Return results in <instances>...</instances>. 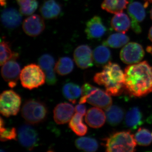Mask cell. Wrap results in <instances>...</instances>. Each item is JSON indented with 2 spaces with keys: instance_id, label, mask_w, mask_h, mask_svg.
Listing matches in <instances>:
<instances>
[{
  "instance_id": "cell-1",
  "label": "cell",
  "mask_w": 152,
  "mask_h": 152,
  "mask_svg": "<svg viewBox=\"0 0 152 152\" xmlns=\"http://www.w3.org/2000/svg\"><path fill=\"white\" fill-rule=\"evenodd\" d=\"M125 89L131 96H145L152 92V66L146 61L128 66L125 69Z\"/></svg>"
},
{
  "instance_id": "cell-2",
  "label": "cell",
  "mask_w": 152,
  "mask_h": 152,
  "mask_svg": "<svg viewBox=\"0 0 152 152\" xmlns=\"http://www.w3.org/2000/svg\"><path fill=\"white\" fill-rule=\"evenodd\" d=\"M94 81L104 86L109 95H121L125 89V75L119 65L109 62L100 72L95 75Z\"/></svg>"
},
{
  "instance_id": "cell-3",
  "label": "cell",
  "mask_w": 152,
  "mask_h": 152,
  "mask_svg": "<svg viewBox=\"0 0 152 152\" xmlns=\"http://www.w3.org/2000/svg\"><path fill=\"white\" fill-rule=\"evenodd\" d=\"M82 90V96L79 103L88 102L97 107L104 110L111 106L112 98L107 92L89 83L84 84Z\"/></svg>"
},
{
  "instance_id": "cell-4",
  "label": "cell",
  "mask_w": 152,
  "mask_h": 152,
  "mask_svg": "<svg viewBox=\"0 0 152 152\" xmlns=\"http://www.w3.org/2000/svg\"><path fill=\"white\" fill-rule=\"evenodd\" d=\"M137 145L134 137L129 131L118 132L106 139V151L134 152Z\"/></svg>"
},
{
  "instance_id": "cell-5",
  "label": "cell",
  "mask_w": 152,
  "mask_h": 152,
  "mask_svg": "<svg viewBox=\"0 0 152 152\" xmlns=\"http://www.w3.org/2000/svg\"><path fill=\"white\" fill-rule=\"evenodd\" d=\"M42 69L36 64L26 66L21 71L20 80L25 88L31 90L37 88L45 83L46 76Z\"/></svg>"
},
{
  "instance_id": "cell-6",
  "label": "cell",
  "mask_w": 152,
  "mask_h": 152,
  "mask_svg": "<svg viewBox=\"0 0 152 152\" xmlns=\"http://www.w3.org/2000/svg\"><path fill=\"white\" fill-rule=\"evenodd\" d=\"M48 113L46 105L41 101L35 99L26 101L21 110L22 117L31 124H37L44 121Z\"/></svg>"
},
{
  "instance_id": "cell-7",
  "label": "cell",
  "mask_w": 152,
  "mask_h": 152,
  "mask_svg": "<svg viewBox=\"0 0 152 152\" xmlns=\"http://www.w3.org/2000/svg\"><path fill=\"white\" fill-rule=\"evenodd\" d=\"M21 98L12 90L4 91L0 96V112L3 116H15L20 110Z\"/></svg>"
},
{
  "instance_id": "cell-8",
  "label": "cell",
  "mask_w": 152,
  "mask_h": 152,
  "mask_svg": "<svg viewBox=\"0 0 152 152\" xmlns=\"http://www.w3.org/2000/svg\"><path fill=\"white\" fill-rule=\"evenodd\" d=\"M145 56V51L141 45L136 42H129L125 45L120 52V58L123 62L127 64L139 63Z\"/></svg>"
},
{
  "instance_id": "cell-9",
  "label": "cell",
  "mask_w": 152,
  "mask_h": 152,
  "mask_svg": "<svg viewBox=\"0 0 152 152\" xmlns=\"http://www.w3.org/2000/svg\"><path fill=\"white\" fill-rule=\"evenodd\" d=\"M18 137L20 145L29 151H32L37 145L39 135L35 129L30 125L21 126L18 130Z\"/></svg>"
},
{
  "instance_id": "cell-10",
  "label": "cell",
  "mask_w": 152,
  "mask_h": 152,
  "mask_svg": "<svg viewBox=\"0 0 152 152\" xmlns=\"http://www.w3.org/2000/svg\"><path fill=\"white\" fill-rule=\"evenodd\" d=\"M145 8L144 5L138 1L131 3L128 6L127 12L131 20V27L136 34L141 33L142 29L140 24L145 18Z\"/></svg>"
},
{
  "instance_id": "cell-11",
  "label": "cell",
  "mask_w": 152,
  "mask_h": 152,
  "mask_svg": "<svg viewBox=\"0 0 152 152\" xmlns=\"http://www.w3.org/2000/svg\"><path fill=\"white\" fill-rule=\"evenodd\" d=\"M20 72V65L15 59L10 60L5 63L1 70L3 79L8 83L9 87L11 88L17 86Z\"/></svg>"
},
{
  "instance_id": "cell-12",
  "label": "cell",
  "mask_w": 152,
  "mask_h": 152,
  "mask_svg": "<svg viewBox=\"0 0 152 152\" xmlns=\"http://www.w3.org/2000/svg\"><path fill=\"white\" fill-rule=\"evenodd\" d=\"M43 19L37 15H34L25 19L23 24L24 31L30 37L39 36L45 28Z\"/></svg>"
},
{
  "instance_id": "cell-13",
  "label": "cell",
  "mask_w": 152,
  "mask_h": 152,
  "mask_svg": "<svg viewBox=\"0 0 152 152\" xmlns=\"http://www.w3.org/2000/svg\"><path fill=\"white\" fill-rule=\"evenodd\" d=\"M74 60L79 68L86 69L93 66V52L87 45H82L75 50Z\"/></svg>"
},
{
  "instance_id": "cell-14",
  "label": "cell",
  "mask_w": 152,
  "mask_h": 152,
  "mask_svg": "<svg viewBox=\"0 0 152 152\" xmlns=\"http://www.w3.org/2000/svg\"><path fill=\"white\" fill-rule=\"evenodd\" d=\"M106 31L107 28L102 18L98 16H95L87 22L85 33L88 39L102 38Z\"/></svg>"
},
{
  "instance_id": "cell-15",
  "label": "cell",
  "mask_w": 152,
  "mask_h": 152,
  "mask_svg": "<svg viewBox=\"0 0 152 152\" xmlns=\"http://www.w3.org/2000/svg\"><path fill=\"white\" fill-rule=\"evenodd\" d=\"M75 110L71 104L64 102L58 104L54 110V119L58 124H65L70 121Z\"/></svg>"
},
{
  "instance_id": "cell-16",
  "label": "cell",
  "mask_w": 152,
  "mask_h": 152,
  "mask_svg": "<svg viewBox=\"0 0 152 152\" xmlns=\"http://www.w3.org/2000/svg\"><path fill=\"white\" fill-rule=\"evenodd\" d=\"M106 114L100 108L93 107L87 112L85 121L91 127L97 129L102 126L105 122Z\"/></svg>"
},
{
  "instance_id": "cell-17",
  "label": "cell",
  "mask_w": 152,
  "mask_h": 152,
  "mask_svg": "<svg viewBox=\"0 0 152 152\" xmlns=\"http://www.w3.org/2000/svg\"><path fill=\"white\" fill-rule=\"evenodd\" d=\"M22 16L16 9L10 8L2 12L1 20L4 26L9 29L18 27L22 22Z\"/></svg>"
},
{
  "instance_id": "cell-18",
  "label": "cell",
  "mask_w": 152,
  "mask_h": 152,
  "mask_svg": "<svg viewBox=\"0 0 152 152\" xmlns=\"http://www.w3.org/2000/svg\"><path fill=\"white\" fill-rule=\"evenodd\" d=\"M112 27L118 32L125 34L131 26L130 19L123 12L115 14L111 21Z\"/></svg>"
},
{
  "instance_id": "cell-19",
  "label": "cell",
  "mask_w": 152,
  "mask_h": 152,
  "mask_svg": "<svg viewBox=\"0 0 152 152\" xmlns=\"http://www.w3.org/2000/svg\"><path fill=\"white\" fill-rule=\"evenodd\" d=\"M40 10L42 16L45 18L55 19L61 14V7L55 0H48L43 4Z\"/></svg>"
},
{
  "instance_id": "cell-20",
  "label": "cell",
  "mask_w": 152,
  "mask_h": 152,
  "mask_svg": "<svg viewBox=\"0 0 152 152\" xmlns=\"http://www.w3.org/2000/svg\"><path fill=\"white\" fill-rule=\"evenodd\" d=\"M125 124L132 130H135L142 124V115L139 108L134 107L128 111L125 118Z\"/></svg>"
},
{
  "instance_id": "cell-21",
  "label": "cell",
  "mask_w": 152,
  "mask_h": 152,
  "mask_svg": "<svg viewBox=\"0 0 152 152\" xmlns=\"http://www.w3.org/2000/svg\"><path fill=\"white\" fill-rule=\"evenodd\" d=\"M93 60L96 65L107 64L111 58V53L107 46L102 45L96 48L93 52Z\"/></svg>"
},
{
  "instance_id": "cell-22",
  "label": "cell",
  "mask_w": 152,
  "mask_h": 152,
  "mask_svg": "<svg viewBox=\"0 0 152 152\" xmlns=\"http://www.w3.org/2000/svg\"><path fill=\"white\" fill-rule=\"evenodd\" d=\"M129 4L128 0H104L101 7L110 13L122 12Z\"/></svg>"
},
{
  "instance_id": "cell-23",
  "label": "cell",
  "mask_w": 152,
  "mask_h": 152,
  "mask_svg": "<svg viewBox=\"0 0 152 152\" xmlns=\"http://www.w3.org/2000/svg\"><path fill=\"white\" fill-rule=\"evenodd\" d=\"M62 92L65 98L73 104L76 103L77 99L82 94L80 87L73 83H67L64 85Z\"/></svg>"
},
{
  "instance_id": "cell-24",
  "label": "cell",
  "mask_w": 152,
  "mask_h": 152,
  "mask_svg": "<svg viewBox=\"0 0 152 152\" xmlns=\"http://www.w3.org/2000/svg\"><path fill=\"white\" fill-rule=\"evenodd\" d=\"M124 114L123 109L117 105L110 106L106 110V119L112 126L120 124L124 118Z\"/></svg>"
},
{
  "instance_id": "cell-25",
  "label": "cell",
  "mask_w": 152,
  "mask_h": 152,
  "mask_svg": "<svg viewBox=\"0 0 152 152\" xmlns=\"http://www.w3.org/2000/svg\"><path fill=\"white\" fill-rule=\"evenodd\" d=\"M129 40V37L124 33H115L109 36L103 45L113 48H118L126 45Z\"/></svg>"
},
{
  "instance_id": "cell-26",
  "label": "cell",
  "mask_w": 152,
  "mask_h": 152,
  "mask_svg": "<svg viewBox=\"0 0 152 152\" xmlns=\"http://www.w3.org/2000/svg\"><path fill=\"white\" fill-rule=\"evenodd\" d=\"M83 117L82 115L77 113L73 116L69 123V127L77 136L85 135L88 132V127L83 123Z\"/></svg>"
},
{
  "instance_id": "cell-27",
  "label": "cell",
  "mask_w": 152,
  "mask_h": 152,
  "mask_svg": "<svg viewBox=\"0 0 152 152\" xmlns=\"http://www.w3.org/2000/svg\"><path fill=\"white\" fill-rule=\"evenodd\" d=\"M75 145L77 148L87 152L96 151L99 147L96 140L89 137H83L77 139Z\"/></svg>"
},
{
  "instance_id": "cell-28",
  "label": "cell",
  "mask_w": 152,
  "mask_h": 152,
  "mask_svg": "<svg viewBox=\"0 0 152 152\" xmlns=\"http://www.w3.org/2000/svg\"><path fill=\"white\" fill-rule=\"evenodd\" d=\"M74 68L72 60L68 57L60 58L55 66V70L57 73L61 76L66 75L70 73Z\"/></svg>"
},
{
  "instance_id": "cell-29",
  "label": "cell",
  "mask_w": 152,
  "mask_h": 152,
  "mask_svg": "<svg viewBox=\"0 0 152 152\" xmlns=\"http://www.w3.org/2000/svg\"><path fill=\"white\" fill-rule=\"evenodd\" d=\"M1 56H0V64L2 66L8 61L12 59H16L18 54L12 51L10 45L8 42L1 40Z\"/></svg>"
},
{
  "instance_id": "cell-30",
  "label": "cell",
  "mask_w": 152,
  "mask_h": 152,
  "mask_svg": "<svg viewBox=\"0 0 152 152\" xmlns=\"http://www.w3.org/2000/svg\"><path fill=\"white\" fill-rule=\"evenodd\" d=\"M20 7L21 13L25 15H30L37 9L38 3L37 0H16Z\"/></svg>"
},
{
  "instance_id": "cell-31",
  "label": "cell",
  "mask_w": 152,
  "mask_h": 152,
  "mask_svg": "<svg viewBox=\"0 0 152 152\" xmlns=\"http://www.w3.org/2000/svg\"><path fill=\"white\" fill-rule=\"evenodd\" d=\"M134 138L137 143L140 145L147 146L151 143L152 134L147 129L140 128L135 134Z\"/></svg>"
},
{
  "instance_id": "cell-32",
  "label": "cell",
  "mask_w": 152,
  "mask_h": 152,
  "mask_svg": "<svg viewBox=\"0 0 152 152\" xmlns=\"http://www.w3.org/2000/svg\"><path fill=\"white\" fill-rule=\"evenodd\" d=\"M4 122L2 118H1V141H7L12 140H17V132L15 128H5Z\"/></svg>"
},
{
  "instance_id": "cell-33",
  "label": "cell",
  "mask_w": 152,
  "mask_h": 152,
  "mask_svg": "<svg viewBox=\"0 0 152 152\" xmlns=\"http://www.w3.org/2000/svg\"><path fill=\"white\" fill-rule=\"evenodd\" d=\"M39 65L44 72L54 69L55 60L53 57L49 54H44L41 56L38 60Z\"/></svg>"
},
{
  "instance_id": "cell-34",
  "label": "cell",
  "mask_w": 152,
  "mask_h": 152,
  "mask_svg": "<svg viewBox=\"0 0 152 152\" xmlns=\"http://www.w3.org/2000/svg\"><path fill=\"white\" fill-rule=\"evenodd\" d=\"M45 73L46 76V81L48 85L53 86L56 83L57 79L54 69L46 71Z\"/></svg>"
},
{
  "instance_id": "cell-35",
  "label": "cell",
  "mask_w": 152,
  "mask_h": 152,
  "mask_svg": "<svg viewBox=\"0 0 152 152\" xmlns=\"http://www.w3.org/2000/svg\"><path fill=\"white\" fill-rule=\"evenodd\" d=\"M75 110L77 113H78L83 116H84L86 115V106L83 105L82 104H80L78 105H77L75 108Z\"/></svg>"
},
{
  "instance_id": "cell-36",
  "label": "cell",
  "mask_w": 152,
  "mask_h": 152,
  "mask_svg": "<svg viewBox=\"0 0 152 152\" xmlns=\"http://www.w3.org/2000/svg\"><path fill=\"white\" fill-rule=\"evenodd\" d=\"M148 38L150 41L152 42V26L150 28L148 33Z\"/></svg>"
},
{
  "instance_id": "cell-37",
  "label": "cell",
  "mask_w": 152,
  "mask_h": 152,
  "mask_svg": "<svg viewBox=\"0 0 152 152\" xmlns=\"http://www.w3.org/2000/svg\"><path fill=\"white\" fill-rule=\"evenodd\" d=\"M7 0H0L1 6L2 7L5 6L7 4Z\"/></svg>"
},
{
  "instance_id": "cell-38",
  "label": "cell",
  "mask_w": 152,
  "mask_h": 152,
  "mask_svg": "<svg viewBox=\"0 0 152 152\" xmlns=\"http://www.w3.org/2000/svg\"><path fill=\"white\" fill-rule=\"evenodd\" d=\"M145 1L146 4H144L145 7H147L148 5V3H152V0H144Z\"/></svg>"
},
{
  "instance_id": "cell-39",
  "label": "cell",
  "mask_w": 152,
  "mask_h": 152,
  "mask_svg": "<svg viewBox=\"0 0 152 152\" xmlns=\"http://www.w3.org/2000/svg\"><path fill=\"white\" fill-rule=\"evenodd\" d=\"M150 14H151V18L152 20V8L151 10V12H150Z\"/></svg>"
}]
</instances>
